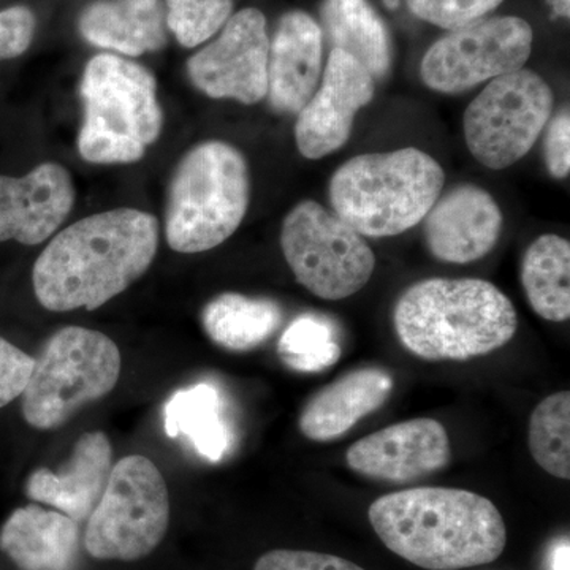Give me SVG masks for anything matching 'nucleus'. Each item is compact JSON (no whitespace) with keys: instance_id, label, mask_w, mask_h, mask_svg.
Masks as SVG:
<instances>
[{"instance_id":"72a5a7b5","label":"nucleus","mask_w":570,"mask_h":570,"mask_svg":"<svg viewBox=\"0 0 570 570\" xmlns=\"http://www.w3.org/2000/svg\"><path fill=\"white\" fill-rule=\"evenodd\" d=\"M550 570H570L569 539H561L550 550Z\"/></svg>"},{"instance_id":"473e14b6","label":"nucleus","mask_w":570,"mask_h":570,"mask_svg":"<svg viewBox=\"0 0 570 570\" xmlns=\"http://www.w3.org/2000/svg\"><path fill=\"white\" fill-rule=\"evenodd\" d=\"M543 156L549 174L557 179L568 178L570 171V112L568 108L547 124Z\"/></svg>"},{"instance_id":"f704fd0d","label":"nucleus","mask_w":570,"mask_h":570,"mask_svg":"<svg viewBox=\"0 0 570 570\" xmlns=\"http://www.w3.org/2000/svg\"><path fill=\"white\" fill-rule=\"evenodd\" d=\"M549 3L554 11V17H570V0H549Z\"/></svg>"},{"instance_id":"cd10ccee","label":"nucleus","mask_w":570,"mask_h":570,"mask_svg":"<svg viewBox=\"0 0 570 570\" xmlns=\"http://www.w3.org/2000/svg\"><path fill=\"white\" fill-rule=\"evenodd\" d=\"M165 22L184 48L216 36L230 20L234 0H165Z\"/></svg>"},{"instance_id":"b1692460","label":"nucleus","mask_w":570,"mask_h":570,"mask_svg":"<svg viewBox=\"0 0 570 570\" xmlns=\"http://www.w3.org/2000/svg\"><path fill=\"white\" fill-rule=\"evenodd\" d=\"M168 436L189 439L202 459L219 463L230 449L232 434L224 417L223 397L212 384L181 389L165 406Z\"/></svg>"},{"instance_id":"2eb2a0df","label":"nucleus","mask_w":570,"mask_h":570,"mask_svg":"<svg viewBox=\"0 0 570 570\" xmlns=\"http://www.w3.org/2000/svg\"><path fill=\"white\" fill-rule=\"evenodd\" d=\"M504 216L493 195L475 184H460L439 197L425 217V242L438 261L466 265L498 245Z\"/></svg>"},{"instance_id":"f3484780","label":"nucleus","mask_w":570,"mask_h":570,"mask_svg":"<svg viewBox=\"0 0 570 570\" xmlns=\"http://www.w3.org/2000/svg\"><path fill=\"white\" fill-rule=\"evenodd\" d=\"M322 28L305 11H288L269 41L268 97L277 112L298 115L322 77Z\"/></svg>"},{"instance_id":"6e6552de","label":"nucleus","mask_w":570,"mask_h":570,"mask_svg":"<svg viewBox=\"0 0 570 570\" xmlns=\"http://www.w3.org/2000/svg\"><path fill=\"white\" fill-rule=\"evenodd\" d=\"M168 524L170 497L163 472L148 456H124L89 515L82 543L96 560L137 561L160 546Z\"/></svg>"},{"instance_id":"1a4fd4ad","label":"nucleus","mask_w":570,"mask_h":570,"mask_svg":"<svg viewBox=\"0 0 570 570\" xmlns=\"http://www.w3.org/2000/svg\"><path fill=\"white\" fill-rule=\"evenodd\" d=\"M281 247L295 279L328 302L363 291L376 269L365 236L314 200L302 202L285 216Z\"/></svg>"},{"instance_id":"4468645a","label":"nucleus","mask_w":570,"mask_h":570,"mask_svg":"<svg viewBox=\"0 0 570 570\" xmlns=\"http://www.w3.org/2000/svg\"><path fill=\"white\" fill-rule=\"evenodd\" d=\"M448 430L434 419H414L367 434L347 450V466L363 478L409 483L450 463Z\"/></svg>"},{"instance_id":"423d86ee","label":"nucleus","mask_w":570,"mask_h":570,"mask_svg":"<svg viewBox=\"0 0 570 570\" xmlns=\"http://www.w3.org/2000/svg\"><path fill=\"white\" fill-rule=\"evenodd\" d=\"M250 175L245 156L228 142H200L183 157L168 189L165 236L176 253L223 245L245 220Z\"/></svg>"},{"instance_id":"aec40b11","label":"nucleus","mask_w":570,"mask_h":570,"mask_svg":"<svg viewBox=\"0 0 570 570\" xmlns=\"http://www.w3.org/2000/svg\"><path fill=\"white\" fill-rule=\"evenodd\" d=\"M392 389V377L385 371L376 367L352 371L307 401L299 415V431L309 441H335L382 407Z\"/></svg>"},{"instance_id":"2f4dec72","label":"nucleus","mask_w":570,"mask_h":570,"mask_svg":"<svg viewBox=\"0 0 570 570\" xmlns=\"http://www.w3.org/2000/svg\"><path fill=\"white\" fill-rule=\"evenodd\" d=\"M36 33V14L17 6L0 11V61L20 58L29 50Z\"/></svg>"},{"instance_id":"f8f14e48","label":"nucleus","mask_w":570,"mask_h":570,"mask_svg":"<svg viewBox=\"0 0 570 570\" xmlns=\"http://www.w3.org/2000/svg\"><path fill=\"white\" fill-rule=\"evenodd\" d=\"M269 37L261 10L243 9L225 22L216 40L187 61V75L212 99L255 105L268 94Z\"/></svg>"},{"instance_id":"0eeeda50","label":"nucleus","mask_w":570,"mask_h":570,"mask_svg":"<svg viewBox=\"0 0 570 570\" xmlns=\"http://www.w3.org/2000/svg\"><path fill=\"white\" fill-rule=\"evenodd\" d=\"M21 397L26 423L56 430L80 409L110 395L121 376V352L102 332L66 326L41 347Z\"/></svg>"},{"instance_id":"bb28decb","label":"nucleus","mask_w":570,"mask_h":570,"mask_svg":"<svg viewBox=\"0 0 570 570\" xmlns=\"http://www.w3.org/2000/svg\"><path fill=\"white\" fill-rule=\"evenodd\" d=\"M277 354L284 365L302 373L332 367L341 358L335 325L313 314L296 317L281 336Z\"/></svg>"},{"instance_id":"7ed1b4c3","label":"nucleus","mask_w":570,"mask_h":570,"mask_svg":"<svg viewBox=\"0 0 570 570\" xmlns=\"http://www.w3.org/2000/svg\"><path fill=\"white\" fill-rule=\"evenodd\" d=\"M393 326L401 346L426 362H466L510 343L519 317L489 281L431 277L397 298Z\"/></svg>"},{"instance_id":"ddd939ff","label":"nucleus","mask_w":570,"mask_h":570,"mask_svg":"<svg viewBox=\"0 0 570 570\" xmlns=\"http://www.w3.org/2000/svg\"><path fill=\"white\" fill-rule=\"evenodd\" d=\"M376 94L373 75L347 52L333 48L316 91L298 112L295 142L306 159L340 151L351 138L356 112Z\"/></svg>"},{"instance_id":"20e7f679","label":"nucleus","mask_w":570,"mask_h":570,"mask_svg":"<svg viewBox=\"0 0 570 570\" xmlns=\"http://www.w3.org/2000/svg\"><path fill=\"white\" fill-rule=\"evenodd\" d=\"M445 184V171L419 148L367 153L341 165L330 181L333 209L367 238H390L425 219Z\"/></svg>"},{"instance_id":"5701e85b","label":"nucleus","mask_w":570,"mask_h":570,"mask_svg":"<svg viewBox=\"0 0 570 570\" xmlns=\"http://www.w3.org/2000/svg\"><path fill=\"white\" fill-rule=\"evenodd\" d=\"M202 324L216 346L249 352L265 344L283 324V309L269 298L235 292L217 295L204 307Z\"/></svg>"},{"instance_id":"f03ea898","label":"nucleus","mask_w":570,"mask_h":570,"mask_svg":"<svg viewBox=\"0 0 570 570\" xmlns=\"http://www.w3.org/2000/svg\"><path fill=\"white\" fill-rule=\"evenodd\" d=\"M371 527L397 557L426 570H460L501 557L508 531L490 499L468 490L419 487L371 504Z\"/></svg>"},{"instance_id":"a211bd4d","label":"nucleus","mask_w":570,"mask_h":570,"mask_svg":"<svg viewBox=\"0 0 570 570\" xmlns=\"http://www.w3.org/2000/svg\"><path fill=\"white\" fill-rule=\"evenodd\" d=\"M111 469L110 438L104 431H89L78 439L70 459L59 471L41 468L32 472L26 483V494L81 523L89 519L102 498Z\"/></svg>"},{"instance_id":"c756f323","label":"nucleus","mask_w":570,"mask_h":570,"mask_svg":"<svg viewBox=\"0 0 570 570\" xmlns=\"http://www.w3.org/2000/svg\"><path fill=\"white\" fill-rule=\"evenodd\" d=\"M254 570H365L333 554L303 550H273L258 558Z\"/></svg>"},{"instance_id":"9d476101","label":"nucleus","mask_w":570,"mask_h":570,"mask_svg":"<svg viewBox=\"0 0 570 570\" xmlns=\"http://www.w3.org/2000/svg\"><path fill=\"white\" fill-rule=\"evenodd\" d=\"M549 82L534 70L494 78L464 111V141L483 167L505 170L523 159L553 112Z\"/></svg>"},{"instance_id":"393cba45","label":"nucleus","mask_w":570,"mask_h":570,"mask_svg":"<svg viewBox=\"0 0 570 570\" xmlns=\"http://www.w3.org/2000/svg\"><path fill=\"white\" fill-rule=\"evenodd\" d=\"M521 284L539 317L564 322L570 317V243L542 235L528 247L521 262Z\"/></svg>"},{"instance_id":"6ab92c4d","label":"nucleus","mask_w":570,"mask_h":570,"mask_svg":"<svg viewBox=\"0 0 570 570\" xmlns=\"http://www.w3.org/2000/svg\"><path fill=\"white\" fill-rule=\"evenodd\" d=\"M0 550L20 570H73L80 550V523L59 510L26 505L3 523Z\"/></svg>"},{"instance_id":"c9c22d12","label":"nucleus","mask_w":570,"mask_h":570,"mask_svg":"<svg viewBox=\"0 0 570 570\" xmlns=\"http://www.w3.org/2000/svg\"><path fill=\"white\" fill-rule=\"evenodd\" d=\"M401 0H384V6L390 10H396L400 7Z\"/></svg>"},{"instance_id":"7c9ffc66","label":"nucleus","mask_w":570,"mask_h":570,"mask_svg":"<svg viewBox=\"0 0 570 570\" xmlns=\"http://www.w3.org/2000/svg\"><path fill=\"white\" fill-rule=\"evenodd\" d=\"M33 356L0 336V409L22 395L33 367Z\"/></svg>"},{"instance_id":"dca6fc26","label":"nucleus","mask_w":570,"mask_h":570,"mask_svg":"<svg viewBox=\"0 0 570 570\" xmlns=\"http://www.w3.org/2000/svg\"><path fill=\"white\" fill-rule=\"evenodd\" d=\"M77 198L62 165L41 164L21 178L0 175V243L37 246L69 217Z\"/></svg>"},{"instance_id":"412c9836","label":"nucleus","mask_w":570,"mask_h":570,"mask_svg":"<svg viewBox=\"0 0 570 570\" xmlns=\"http://www.w3.org/2000/svg\"><path fill=\"white\" fill-rule=\"evenodd\" d=\"M78 29L94 47L132 58L167 45L163 0H96L82 10Z\"/></svg>"},{"instance_id":"4be33fe9","label":"nucleus","mask_w":570,"mask_h":570,"mask_svg":"<svg viewBox=\"0 0 570 570\" xmlns=\"http://www.w3.org/2000/svg\"><path fill=\"white\" fill-rule=\"evenodd\" d=\"M333 48L347 52L382 80L392 66V39L384 20L367 0H324L321 9Z\"/></svg>"},{"instance_id":"39448f33","label":"nucleus","mask_w":570,"mask_h":570,"mask_svg":"<svg viewBox=\"0 0 570 570\" xmlns=\"http://www.w3.org/2000/svg\"><path fill=\"white\" fill-rule=\"evenodd\" d=\"M85 121L78 151L86 163L134 164L160 137L164 112L157 81L140 63L119 56H94L80 86Z\"/></svg>"},{"instance_id":"a878e982","label":"nucleus","mask_w":570,"mask_h":570,"mask_svg":"<svg viewBox=\"0 0 570 570\" xmlns=\"http://www.w3.org/2000/svg\"><path fill=\"white\" fill-rule=\"evenodd\" d=\"M532 459L553 478L570 479V393L558 392L535 406L528 428Z\"/></svg>"},{"instance_id":"9b49d317","label":"nucleus","mask_w":570,"mask_h":570,"mask_svg":"<svg viewBox=\"0 0 570 570\" xmlns=\"http://www.w3.org/2000/svg\"><path fill=\"white\" fill-rule=\"evenodd\" d=\"M534 32L519 17L483 18L450 31L431 45L420 77L431 91L461 94L482 82L523 69Z\"/></svg>"},{"instance_id":"f257e3e1","label":"nucleus","mask_w":570,"mask_h":570,"mask_svg":"<svg viewBox=\"0 0 570 570\" xmlns=\"http://www.w3.org/2000/svg\"><path fill=\"white\" fill-rule=\"evenodd\" d=\"M157 247L159 223L153 214L118 208L85 217L39 255L33 294L52 313L97 309L148 272Z\"/></svg>"},{"instance_id":"c85d7f7f","label":"nucleus","mask_w":570,"mask_h":570,"mask_svg":"<svg viewBox=\"0 0 570 570\" xmlns=\"http://www.w3.org/2000/svg\"><path fill=\"white\" fill-rule=\"evenodd\" d=\"M409 10L420 18L448 31L483 20L504 0H406Z\"/></svg>"}]
</instances>
